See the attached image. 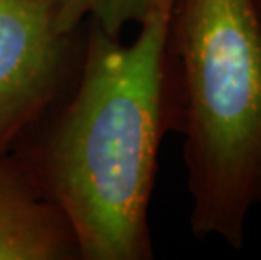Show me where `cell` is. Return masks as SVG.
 Instances as JSON below:
<instances>
[{
    "label": "cell",
    "mask_w": 261,
    "mask_h": 260,
    "mask_svg": "<svg viewBox=\"0 0 261 260\" xmlns=\"http://www.w3.org/2000/svg\"><path fill=\"white\" fill-rule=\"evenodd\" d=\"M54 29L68 37L90 17L105 34L118 39L130 22L138 26L147 19L159 0H54Z\"/></svg>",
    "instance_id": "5"
},
{
    "label": "cell",
    "mask_w": 261,
    "mask_h": 260,
    "mask_svg": "<svg viewBox=\"0 0 261 260\" xmlns=\"http://www.w3.org/2000/svg\"><path fill=\"white\" fill-rule=\"evenodd\" d=\"M256 2V7H258V12H259V15H261V0H254Z\"/></svg>",
    "instance_id": "6"
},
{
    "label": "cell",
    "mask_w": 261,
    "mask_h": 260,
    "mask_svg": "<svg viewBox=\"0 0 261 260\" xmlns=\"http://www.w3.org/2000/svg\"><path fill=\"white\" fill-rule=\"evenodd\" d=\"M54 0H0V154L46 107L61 73Z\"/></svg>",
    "instance_id": "3"
},
{
    "label": "cell",
    "mask_w": 261,
    "mask_h": 260,
    "mask_svg": "<svg viewBox=\"0 0 261 260\" xmlns=\"http://www.w3.org/2000/svg\"><path fill=\"white\" fill-rule=\"evenodd\" d=\"M170 130L184 137L191 230L244 247L261 206V15L254 0H174Z\"/></svg>",
    "instance_id": "2"
},
{
    "label": "cell",
    "mask_w": 261,
    "mask_h": 260,
    "mask_svg": "<svg viewBox=\"0 0 261 260\" xmlns=\"http://www.w3.org/2000/svg\"><path fill=\"white\" fill-rule=\"evenodd\" d=\"M73 257L71 230L41 181L0 154V260Z\"/></svg>",
    "instance_id": "4"
},
{
    "label": "cell",
    "mask_w": 261,
    "mask_h": 260,
    "mask_svg": "<svg viewBox=\"0 0 261 260\" xmlns=\"http://www.w3.org/2000/svg\"><path fill=\"white\" fill-rule=\"evenodd\" d=\"M172 7L174 0H159L132 44L91 26L80 86L44 151L41 184L80 258H152L148 206L159 147L170 130Z\"/></svg>",
    "instance_id": "1"
}]
</instances>
